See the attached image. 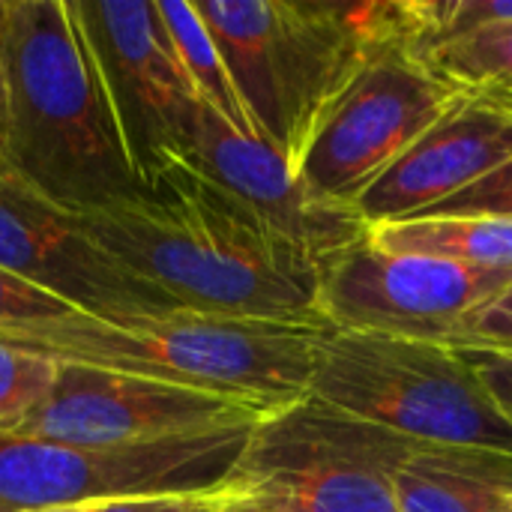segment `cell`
<instances>
[{
  "mask_svg": "<svg viewBox=\"0 0 512 512\" xmlns=\"http://www.w3.org/2000/svg\"><path fill=\"white\" fill-rule=\"evenodd\" d=\"M510 282L512 270L384 252L366 240L321 270L318 306L336 330L450 345L459 324Z\"/></svg>",
  "mask_w": 512,
  "mask_h": 512,
  "instance_id": "obj_9",
  "label": "cell"
},
{
  "mask_svg": "<svg viewBox=\"0 0 512 512\" xmlns=\"http://www.w3.org/2000/svg\"><path fill=\"white\" fill-rule=\"evenodd\" d=\"M264 417L258 408L225 396L57 363L51 390L6 432L78 447H123L258 423Z\"/></svg>",
  "mask_w": 512,
  "mask_h": 512,
  "instance_id": "obj_11",
  "label": "cell"
},
{
  "mask_svg": "<svg viewBox=\"0 0 512 512\" xmlns=\"http://www.w3.org/2000/svg\"><path fill=\"white\" fill-rule=\"evenodd\" d=\"M222 512H231V510H228V507H225V501H222Z\"/></svg>",
  "mask_w": 512,
  "mask_h": 512,
  "instance_id": "obj_30",
  "label": "cell"
},
{
  "mask_svg": "<svg viewBox=\"0 0 512 512\" xmlns=\"http://www.w3.org/2000/svg\"><path fill=\"white\" fill-rule=\"evenodd\" d=\"M450 345L474 354L512 357V282L459 324Z\"/></svg>",
  "mask_w": 512,
  "mask_h": 512,
  "instance_id": "obj_21",
  "label": "cell"
},
{
  "mask_svg": "<svg viewBox=\"0 0 512 512\" xmlns=\"http://www.w3.org/2000/svg\"><path fill=\"white\" fill-rule=\"evenodd\" d=\"M255 135L294 171L324 111L393 42H411V0H192Z\"/></svg>",
  "mask_w": 512,
  "mask_h": 512,
  "instance_id": "obj_4",
  "label": "cell"
},
{
  "mask_svg": "<svg viewBox=\"0 0 512 512\" xmlns=\"http://www.w3.org/2000/svg\"><path fill=\"white\" fill-rule=\"evenodd\" d=\"M102 507V504H99ZM96 504H84V507H57V510H36V512H99Z\"/></svg>",
  "mask_w": 512,
  "mask_h": 512,
  "instance_id": "obj_28",
  "label": "cell"
},
{
  "mask_svg": "<svg viewBox=\"0 0 512 512\" xmlns=\"http://www.w3.org/2000/svg\"><path fill=\"white\" fill-rule=\"evenodd\" d=\"M219 495H222V492H219ZM222 501H225V498H222ZM225 507H228L231 512H258V510H246V507H237V504H231V501H225Z\"/></svg>",
  "mask_w": 512,
  "mask_h": 512,
  "instance_id": "obj_29",
  "label": "cell"
},
{
  "mask_svg": "<svg viewBox=\"0 0 512 512\" xmlns=\"http://www.w3.org/2000/svg\"><path fill=\"white\" fill-rule=\"evenodd\" d=\"M99 512H222V495H156L102 504Z\"/></svg>",
  "mask_w": 512,
  "mask_h": 512,
  "instance_id": "obj_24",
  "label": "cell"
},
{
  "mask_svg": "<svg viewBox=\"0 0 512 512\" xmlns=\"http://www.w3.org/2000/svg\"><path fill=\"white\" fill-rule=\"evenodd\" d=\"M57 363L0 339V432L18 423L51 390Z\"/></svg>",
  "mask_w": 512,
  "mask_h": 512,
  "instance_id": "obj_20",
  "label": "cell"
},
{
  "mask_svg": "<svg viewBox=\"0 0 512 512\" xmlns=\"http://www.w3.org/2000/svg\"><path fill=\"white\" fill-rule=\"evenodd\" d=\"M6 24H9V0H0V51H3V39H6Z\"/></svg>",
  "mask_w": 512,
  "mask_h": 512,
  "instance_id": "obj_27",
  "label": "cell"
},
{
  "mask_svg": "<svg viewBox=\"0 0 512 512\" xmlns=\"http://www.w3.org/2000/svg\"><path fill=\"white\" fill-rule=\"evenodd\" d=\"M477 375L483 378V384L489 387V393L495 396V402L501 405L504 417L512 423V357H498V354H474V351H462Z\"/></svg>",
  "mask_w": 512,
  "mask_h": 512,
  "instance_id": "obj_25",
  "label": "cell"
},
{
  "mask_svg": "<svg viewBox=\"0 0 512 512\" xmlns=\"http://www.w3.org/2000/svg\"><path fill=\"white\" fill-rule=\"evenodd\" d=\"M512 156V102L468 90L354 204L366 225L423 216Z\"/></svg>",
  "mask_w": 512,
  "mask_h": 512,
  "instance_id": "obj_14",
  "label": "cell"
},
{
  "mask_svg": "<svg viewBox=\"0 0 512 512\" xmlns=\"http://www.w3.org/2000/svg\"><path fill=\"white\" fill-rule=\"evenodd\" d=\"M75 216L120 267L183 309L327 324L321 267L189 156L162 159L129 195Z\"/></svg>",
  "mask_w": 512,
  "mask_h": 512,
  "instance_id": "obj_1",
  "label": "cell"
},
{
  "mask_svg": "<svg viewBox=\"0 0 512 512\" xmlns=\"http://www.w3.org/2000/svg\"><path fill=\"white\" fill-rule=\"evenodd\" d=\"M512 21V0H414V51H432L489 24Z\"/></svg>",
  "mask_w": 512,
  "mask_h": 512,
  "instance_id": "obj_19",
  "label": "cell"
},
{
  "mask_svg": "<svg viewBox=\"0 0 512 512\" xmlns=\"http://www.w3.org/2000/svg\"><path fill=\"white\" fill-rule=\"evenodd\" d=\"M0 267L84 315L120 318L183 309L120 267L78 222L0 162Z\"/></svg>",
  "mask_w": 512,
  "mask_h": 512,
  "instance_id": "obj_12",
  "label": "cell"
},
{
  "mask_svg": "<svg viewBox=\"0 0 512 512\" xmlns=\"http://www.w3.org/2000/svg\"><path fill=\"white\" fill-rule=\"evenodd\" d=\"M159 12L165 18V27L177 45V54L183 60V69L192 81V90L204 108H210L219 120H225L234 132L258 138L252 129V120L243 108V99L231 81V72L201 21L192 0H159ZM261 141V138H258Z\"/></svg>",
  "mask_w": 512,
  "mask_h": 512,
  "instance_id": "obj_17",
  "label": "cell"
},
{
  "mask_svg": "<svg viewBox=\"0 0 512 512\" xmlns=\"http://www.w3.org/2000/svg\"><path fill=\"white\" fill-rule=\"evenodd\" d=\"M0 66V162L69 213L102 207L138 186L78 0H9Z\"/></svg>",
  "mask_w": 512,
  "mask_h": 512,
  "instance_id": "obj_2",
  "label": "cell"
},
{
  "mask_svg": "<svg viewBox=\"0 0 512 512\" xmlns=\"http://www.w3.org/2000/svg\"><path fill=\"white\" fill-rule=\"evenodd\" d=\"M138 183L168 156H189L201 102L159 0H78Z\"/></svg>",
  "mask_w": 512,
  "mask_h": 512,
  "instance_id": "obj_10",
  "label": "cell"
},
{
  "mask_svg": "<svg viewBox=\"0 0 512 512\" xmlns=\"http://www.w3.org/2000/svg\"><path fill=\"white\" fill-rule=\"evenodd\" d=\"M258 423L123 447H78L0 432V512L222 492Z\"/></svg>",
  "mask_w": 512,
  "mask_h": 512,
  "instance_id": "obj_7",
  "label": "cell"
},
{
  "mask_svg": "<svg viewBox=\"0 0 512 512\" xmlns=\"http://www.w3.org/2000/svg\"><path fill=\"white\" fill-rule=\"evenodd\" d=\"M417 447L306 396L255 426L222 498L258 512H399L393 474Z\"/></svg>",
  "mask_w": 512,
  "mask_h": 512,
  "instance_id": "obj_6",
  "label": "cell"
},
{
  "mask_svg": "<svg viewBox=\"0 0 512 512\" xmlns=\"http://www.w3.org/2000/svg\"><path fill=\"white\" fill-rule=\"evenodd\" d=\"M309 396L387 432L512 453V423L453 345L330 327Z\"/></svg>",
  "mask_w": 512,
  "mask_h": 512,
  "instance_id": "obj_5",
  "label": "cell"
},
{
  "mask_svg": "<svg viewBox=\"0 0 512 512\" xmlns=\"http://www.w3.org/2000/svg\"><path fill=\"white\" fill-rule=\"evenodd\" d=\"M465 93L408 42L384 45L324 111L297 162L300 180L312 195L354 207Z\"/></svg>",
  "mask_w": 512,
  "mask_h": 512,
  "instance_id": "obj_8",
  "label": "cell"
},
{
  "mask_svg": "<svg viewBox=\"0 0 512 512\" xmlns=\"http://www.w3.org/2000/svg\"><path fill=\"white\" fill-rule=\"evenodd\" d=\"M330 324L228 318L195 309L99 318L72 312L0 330L12 348L225 396L276 414L309 396Z\"/></svg>",
  "mask_w": 512,
  "mask_h": 512,
  "instance_id": "obj_3",
  "label": "cell"
},
{
  "mask_svg": "<svg viewBox=\"0 0 512 512\" xmlns=\"http://www.w3.org/2000/svg\"><path fill=\"white\" fill-rule=\"evenodd\" d=\"M426 60L462 90H483L512 102V21L462 36Z\"/></svg>",
  "mask_w": 512,
  "mask_h": 512,
  "instance_id": "obj_18",
  "label": "cell"
},
{
  "mask_svg": "<svg viewBox=\"0 0 512 512\" xmlns=\"http://www.w3.org/2000/svg\"><path fill=\"white\" fill-rule=\"evenodd\" d=\"M423 216H495L512 222V156L492 174L447 198ZM417 219V216H414Z\"/></svg>",
  "mask_w": 512,
  "mask_h": 512,
  "instance_id": "obj_23",
  "label": "cell"
},
{
  "mask_svg": "<svg viewBox=\"0 0 512 512\" xmlns=\"http://www.w3.org/2000/svg\"><path fill=\"white\" fill-rule=\"evenodd\" d=\"M189 159L249 204L270 231L312 258L321 270L369 240V225L354 207L312 195L300 174L270 144L234 132L204 105Z\"/></svg>",
  "mask_w": 512,
  "mask_h": 512,
  "instance_id": "obj_13",
  "label": "cell"
},
{
  "mask_svg": "<svg viewBox=\"0 0 512 512\" xmlns=\"http://www.w3.org/2000/svg\"><path fill=\"white\" fill-rule=\"evenodd\" d=\"M399 512H512V453L417 447L393 474Z\"/></svg>",
  "mask_w": 512,
  "mask_h": 512,
  "instance_id": "obj_15",
  "label": "cell"
},
{
  "mask_svg": "<svg viewBox=\"0 0 512 512\" xmlns=\"http://www.w3.org/2000/svg\"><path fill=\"white\" fill-rule=\"evenodd\" d=\"M3 141H6V78L0 66V156H3Z\"/></svg>",
  "mask_w": 512,
  "mask_h": 512,
  "instance_id": "obj_26",
  "label": "cell"
},
{
  "mask_svg": "<svg viewBox=\"0 0 512 512\" xmlns=\"http://www.w3.org/2000/svg\"><path fill=\"white\" fill-rule=\"evenodd\" d=\"M384 252L429 255L480 270H512V222L495 216H417L369 228Z\"/></svg>",
  "mask_w": 512,
  "mask_h": 512,
  "instance_id": "obj_16",
  "label": "cell"
},
{
  "mask_svg": "<svg viewBox=\"0 0 512 512\" xmlns=\"http://www.w3.org/2000/svg\"><path fill=\"white\" fill-rule=\"evenodd\" d=\"M78 312L66 300L54 297L51 291H42L21 276L0 267V330L39 324V321H57Z\"/></svg>",
  "mask_w": 512,
  "mask_h": 512,
  "instance_id": "obj_22",
  "label": "cell"
}]
</instances>
